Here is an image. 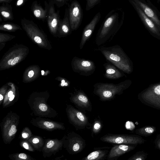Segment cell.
Returning <instances> with one entry per match:
<instances>
[{
    "mask_svg": "<svg viewBox=\"0 0 160 160\" xmlns=\"http://www.w3.org/2000/svg\"><path fill=\"white\" fill-rule=\"evenodd\" d=\"M124 17L125 13L121 8L113 9L108 14L96 35L95 42L97 45L104 44L112 40L122 26Z\"/></svg>",
    "mask_w": 160,
    "mask_h": 160,
    "instance_id": "6da1fadb",
    "label": "cell"
},
{
    "mask_svg": "<svg viewBox=\"0 0 160 160\" xmlns=\"http://www.w3.org/2000/svg\"><path fill=\"white\" fill-rule=\"evenodd\" d=\"M95 50L100 52L106 60L123 72L128 74L132 72V62L120 46L100 47Z\"/></svg>",
    "mask_w": 160,
    "mask_h": 160,
    "instance_id": "7a4b0ae2",
    "label": "cell"
},
{
    "mask_svg": "<svg viewBox=\"0 0 160 160\" xmlns=\"http://www.w3.org/2000/svg\"><path fill=\"white\" fill-rule=\"evenodd\" d=\"M132 82L127 79L118 84L98 82L94 84L93 92L102 101L112 100L117 95L122 94L128 88Z\"/></svg>",
    "mask_w": 160,
    "mask_h": 160,
    "instance_id": "3957f363",
    "label": "cell"
},
{
    "mask_svg": "<svg viewBox=\"0 0 160 160\" xmlns=\"http://www.w3.org/2000/svg\"><path fill=\"white\" fill-rule=\"evenodd\" d=\"M138 97L142 103L160 110V83L150 85L139 93Z\"/></svg>",
    "mask_w": 160,
    "mask_h": 160,
    "instance_id": "277c9868",
    "label": "cell"
},
{
    "mask_svg": "<svg viewBox=\"0 0 160 160\" xmlns=\"http://www.w3.org/2000/svg\"><path fill=\"white\" fill-rule=\"evenodd\" d=\"M100 140L104 142L115 144H126L137 145L144 143L145 140L137 134L108 133L101 137Z\"/></svg>",
    "mask_w": 160,
    "mask_h": 160,
    "instance_id": "5b68a950",
    "label": "cell"
},
{
    "mask_svg": "<svg viewBox=\"0 0 160 160\" xmlns=\"http://www.w3.org/2000/svg\"><path fill=\"white\" fill-rule=\"evenodd\" d=\"M66 110L70 122L77 130L86 128L91 129L92 123L89 121L88 117L84 113L71 105L67 106Z\"/></svg>",
    "mask_w": 160,
    "mask_h": 160,
    "instance_id": "8992f818",
    "label": "cell"
},
{
    "mask_svg": "<svg viewBox=\"0 0 160 160\" xmlns=\"http://www.w3.org/2000/svg\"><path fill=\"white\" fill-rule=\"evenodd\" d=\"M136 3L160 30V12L150 0H128Z\"/></svg>",
    "mask_w": 160,
    "mask_h": 160,
    "instance_id": "52a82bcc",
    "label": "cell"
},
{
    "mask_svg": "<svg viewBox=\"0 0 160 160\" xmlns=\"http://www.w3.org/2000/svg\"><path fill=\"white\" fill-rule=\"evenodd\" d=\"M72 67L74 72L85 76L92 74L96 68L95 63L92 61L76 57L73 59Z\"/></svg>",
    "mask_w": 160,
    "mask_h": 160,
    "instance_id": "ba28073f",
    "label": "cell"
},
{
    "mask_svg": "<svg viewBox=\"0 0 160 160\" xmlns=\"http://www.w3.org/2000/svg\"><path fill=\"white\" fill-rule=\"evenodd\" d=\"M67 138L66 147L71 154H76L81 152L86 146L85 140L74 132L69 133Z\"/></svg>",
    "mask_w": 160,
    "mask_h": 160,
    "instance_id": "9c48e42d",
    "label": "cell"
},
{
    "mask_svg": "<svg viewBox=\"0 0 160 160\" xmlns=\"http://www.w3.org/2000/svg\"><path fill=\"white\" fill-rule=\"evenodd\" d=\"M70 100L77 108L83 112L86 111L91 112L92 110L91 102L87 95L81 90H76L72 94Z\"/></svg>",
    "mask_w": 160,
    "mask_h": 160,
    "instance_id": "30bf717a",
    "label": "cell"
},
{
    "mask_svg": "<svg viewBox=\"0 0 160 160\" xmlns=\"http://www.w3.org/2000/svg\"><path fill=\"white\" fill-rule=\"evenodd\" d=\"M68 9L71 29L72 30H76L80 25L83 18L82 7L78 1L74 0L71 2Z\"/></svg>",
    "mask_w": 160,
    "mask_h": 160,
    "instance_id": "8fae6325",
    "label": "cell"
},
{
    "mask_svg": "<svg viewBox=\"0 0 160 160\" xmlns=\"http://www.w3.org/2000/svg\"><path fill=\"white\" fill-rule=\"evenodd\" d=\"M136 11L143 23L152 35L160 39V30L156 24L148 18L134 2L129 1Z\"/></svg>",
    "mask_w": 160,
    "mask_h": 160,
    "instance_id": "7c38bea8",
    "label": "cell"
},
{
    "mask_svg": "<svg viewBox=\"0 0 160 160\" xmlns=\"http://www.w3.org/2000/svg\"><path fill=\"white\" fill-rule=\"evenodd\" d=\"M45 8L47 11V21L50 29L52 31H55L58 26L61 19L59 11H55L54 3L53 0L48 3L45 2Z\"/></svg>",
    "mask_w": 160,
    "mask_h": 160,
    "instance_id": "4fadbf2b",
    "label": "cell"
},
{
    "mask_svg": "<svg viewBox=\"0 0 160 160\" xmlns=\"http://www.w3.org/2000/svg\"><path fill=\"white\" fill-rule=\"evenodd\" d=\"M137 145L126 144H116L111 148L108 154V160H117L121 156L133 149Z\"/></svg>",
    "mask_w": 160,
    "mask_h": 160,
    "instance_id": "5bb4252c",
    "label": "cell"
},
{
    "mask_svg": "<svg viewBox=\"0 0 160 160\" xmlns=\"http://www.w3.org/2000/svg\"><path fill=\"white\" fill-rule=\"evenodd\" d=\"M101 17L100 12H98L90 22L84 28L79 45V48L82 49L92 33L95 28Z\"/></svg>",
    "mask_w": 160,
    "mask_h": 160,
    "instance_id": "9a60e30c",
    "label": "cell"
},
{
    "mask_svg": "<svg viewBox=\"0 0 160 160\" xmlns=\"http://www.w3.org/2000/svg\"><path fill=\"white\" fill-rule=\"evenodd\" d=\"M111 148L108 147L94 148L93 151L82 160H103L107 157Z\"/></svg>",
    "mask_w": 160,
    "mask_h": 160,
    "instance_id": "2e32d148",
    "label": "cell"
},
{
    "mask_svg": "<svg viewBox=\"0 0 160 160\" xmlns=\"http://www.w3.org/2000/svg\"><path fill=\"white\" fill-rule=\"evenodd\" d=\"M105 72L104 77L108 79L115 80L120 78L125 75L122 72L119 71L116 67L109 63L103 64Z\"/></svg>",
    "mask_w": 160,
    "mask_h": 160,
    "instance_id": "e0dca14e",
    "label": "cell"
},
{
    "mask_svg": "<svg viewBox=\"0 0 160 160\" xmlns=\"http://www.w3.org/2000/svg\"><path fill=\"white\" fill-rule=\"evenodd\" d=\"M31 9L34 16L39 19L44 20L47 18V11L38 4L37 1L33 2L32 4Z\"/></svg>",
    "mask_w": 160,
    "mask_h": 160,
    "instance_id": "ac0fdd59",
    "label": "cell"
},
{
    "mask_svg": "<svg viewBox=\"0 0 160 160\" xmlns=\"http://www.w3.org/2000/svg\"><path fill=\"white\" fill-rule=\"evenodd\" d=\"M0 14L4 21L14 19L12 7L8 3H3L0 6Z\"/></svg>",
    "mask_w": 160,
    "mask_h": 160,
    "instance_id": "d6986e66",
    "label": "cell"
},
{
    "mask_svg": "<svg viewBox=\"0 0 160 160\" xmlns=\"http://www.w3.org/2000/svg\"><path fill=\"white\" fill-rule=\"evenodd\" d=\"M59 26L61 32L64 34H68L70 32L71 28L69 19L68 8L66 9L63 18L61 19Z\"/></svg>",
    "mask_w": 160,
    "mask_h": 160,
    "instance_id": "ffe728a7",
    "label": "cell"
},
{
    "mask_svg": "<svg viewBox=\"0 0 160 160\" xmlns=\"http://www.w3.org/2000/svg\"><path fill=\"white\" fill-rule=\"evenodd\" d=\"M156 131V127L152 126H146L136 129L134 133L137 135L144 137L152 135Z\"/></svg>",
    "mask_w": 160,
    "mask_h": 160,
    "instance_id": "44dd1931",
    "label": "cell"
},
{
    "mask_svg": "<svg viewBox=\"0 0 160 160\" xmlns=\"http://www.w3.org/2000/svg\"><path fill=\"white\" fill-rule=\"evenodd\" d=\"M102 122L99 118H96L92 123L91 128V136L93 138L95 136L98 134L101 130L102 128Z\"/></svg>",
    "mask_w": 160,
    "mask_h": 160,
    "instance_id": "7402d4cb",
    "label": "cell"
},
{
    "mask_svg": "<svg viewBox=\"0 0 160 160\" xmlns=\"http://www.w3.org/2000/svg\"><path fill=\"white\" fill-rule=\"evenodd\" d=\"M148 155L144 151H139L130 157L128 160H144L147 158Z\"/></svg>",
    "mask_w": 160,
    "mask_h": 160,
    "instance_id": "603a6c76",
    "label": "cell"
},
{
    "mask_svg": "<svg viewBox=\"0 0 160 160\" xmlns=\"http://www.w3.org/2000/svg\"><path fill=\"white\" fill-rule=\"evenodd\" d=\"M21 29L19 26L17 24L11 23H2L0 25V29L1 30H12Z\"/></svg>",
    "mask_w": 160,
    "mask_h": 160,
    "instance_id": "cb8c5ba5",
    "label": "cell"
},
{
    "mask_svg": "<svg viewBox=\"0 0 160 160\" xmlns=\"http://www.w3.org/2000/svg\"><path fill=\"white\" fill-rule=\"evenodd\" d=\"M101 0H86V10L89 11L98 4Z\"/></svg>",
    "mask_w": 160,
    "mask_h": 160,
    "instance_id": "d4e9b609",
    "label": "cell"
},
{
    "mask_svg": "<svg viewBox=\"0 0 160 160\" xmlns=\"http://www.w3.org/2000/svg\"><path fill=\"white\" fill-rule=\"evenodd\" d=\"M70 0H53L54 4L58 8H60L66 4Z\"/></svg>",
    "mask_w": 160,
    "mask_h": 160,
    "instance_id": "484cf974",
    "label": "cell"
},
{
    "mask_svg": "<svg viewBox=\"0 0 160 160\" xmlns=\"http://www.w3.org/2000/svg\"><path fill=\"white\" fill-rule=\"evenodd\" d=\"M154 144L155 147L160 150V134H158L156 136L154 140Z\"/></svg>",
    "mask_w": 160,
    "mask_h": 160,
    "instance_id": "4316f807",
    "label": "cell"
},
{
    "mask_svg": "<svg viewBox=\"0 0 160 160\" xmlns=\"http://www.w3.org/2000/svg\"><path fill=\"white\" fill-rule=\"evenodd\" d=\"M16 126L14 125H12L8 132V135L9 136H12L15 134L17 132V130Z\"/></svg>",
    "mask_w": 160,
    "mask_h": 160,
    "instance_id": "83f0119b",
    "label": "cell"
},
{
    "mask_svg": "<svg viewBox=\"0 0 160 160\" xmlns=\"http://www.w3.org/2000/svg\"><path fill=\"white\" fill-rule=\"evenodd\" d=\"M43 124L45 127L49 129L54 128L55 127L53 123L48 121L44 122Z\"/></svg>",
    "mask_w": 160,
    "mask_h": 160,
    "instance_id": "f1b7e54d",
    "label": "cell"
},
{
    "mask_svg": "<svg viewBox=\"0 0 160 160\" xmlns=\"http://www.w3.org/2000/svg\"><path fill=\"white\" fill-rule=\"evenodd\" d=\"M39 109L42 111L45 112L48 109V107L44 103H41L39 106Z\"/></svg>",
    "mask_w": 160,
    "mask_h": 160,
    "instance_id": "f546056e",
    "label": "cell"
},
{
    "mask_svg": "<svg viewBox=\"0 0 160 160\" xmlns=\"http://www.w3.org/2000/svg\"><path fill=\"white\" fill-rule=\"evenodd\" d=\"M28 0H17L16 3V6L19 7L22 5Z\"/></svg>",
    "mask_w": 160,
    "mask_h": 160,
    "instance_id": "4dcf8cb0",
    "label": "cell"
},
{
    "mask_svg": "<svg viewBox=\"0 0 160 160\" xmlns=\"http://www.w3.org/2000/svg\"><path fill=\"white\" fill-rule=\"evenodd\" d=\"M55 144L53 140L49 141L47 143L46 147L48 148H51Z\"/></svg>",
    "mask_w": 160,
    "mask_h": 160,
    "instance_id": "1f68e13d",
    "label": "cell"
},
{
    "mask_svg": "<svg viewBox=\"0 0 160 160\" xmlns=\"http://www.w3.org/2000/svg\"><path fill=\"white\" fill-rule=\"evenodd\" d=\"M19 60V58L18 57H16L13 59L12 60V62L11 64V65L13 66L15 65L18 62Z\"/></svg>",
    "mask_w": 160,
    "mask_h": 160,
    "instance_id": "d6a6232c",
    "label": "cell"
},
{
    "mask_svg": "<svg viewBox=\"0 0 160 160\" xmlns=\"http://www.w3.org/2000/svg\"><path fill=\"white\" fill-rule=\"evenodd\" d=\"M18 157L21 159H26L27 157L26 154L24 153H21L19 155Z\"/></svg>",
    "mask_w": 160,
    "mask_h": 160,
    "instance_id": "836d02e7",
    "label": "cell"
},
{
    "mask_svg": "<svg viewBox=\"0 0 160 160\" xmlns=\"http://www.w3.org/2000/svg\"><path fill=\"white\" fill-rule=\"evenodd\" d=\"M34 39L35 42L38 43H40L42 42V39L39 36H35L34 38Z\"/></svg>",
    "mask_w": 160,
    "mask_h": 160,
    "instance_id": "e575fe53",
    "label": "cell"
},
{
    "mask_svg": "<svg viewBox=\"0 0 160 160\" xmlns=\"http://www.w3.org/2000/svg\"><path fill=\"white\" fill-rule=\"evenodd\" d=\"M13 0H0V3H10Z\"/></svg>",
    "mask_w": 160,
    "mask_h": 160,
    "instance_id": "d590c367",
    "label": "cell"
},
{
    "mask_svg": "<svg viewBox=\"0 0 160 160\" xmlns=\"http://www.w3.org/2000/svg\"><path fill=\"white\" fill-rule=\"evenodd\" d=\"M34 74V72L32 70L30 71L28 73V76L30 78L32 77Z\"/></svg>",
    "mask_w": 160,
    "mask_h": 160,
    "instance_id": "8d00e7d4",
    "label": "cell"
},
{
    "mask_svg": "<svg viewBox=\"0 0 160 160\" xmlns=\"http://www.w3.org/2000/svg\"><path fill=\"white\" fill-rule=\"evenodd\" d=\"M23 147L26 149H28L29 147L28 143L26 142H24L22 144Z\"/></svg>",
    "mask_w": 160,
    "mask_h": 160,
    "instance_id": "74e56055",
    "label": "cell"
},
{
    "mask_svg": "<svg viewBox=\"0 0 160 160\" xmlns=\"http://www.w3.org/2000/svg\"><path fill=\"white\" fill-rule=\"evenodd\" d=\"M39 142V140L37 138H34L32 140V142L34 144H36Z\"/></svg>",
    "mask_w": 160,
    "mask_h": 160,
    "instance_id": "f35d334b",
    "label": "cell"
},
{
    "mask_svg": "<svg viewBox=\"0 0 160 160\" xmlns=\"http://www.w3.org/2000/svg\"><path fill=\"white\" fill-rule=\"evenodd\" d=\"M28 134L27 132H24L22 134V136L23 138H26L28 136Z\"/></svg>",
    "mask_w": 160,
    "mask_h": 160,
    "instance_id": "ab89813d",
    "label": "cell"
},
{
    "mask_svg": "<svg viewBox=\"0 0 160 160\" xmlns=\"http://www.w3.org/2000/svg\"><path fill=\"white\" fill-rule=\"evenodd\" d=\"M13 92L12 91H10L8 93V97H10L13 95Z\"/></svg>",
    "mask_w": 160,
    "mask_h": 160,
    "instance_id": "60d3db41",
    "label": "cell"
},
{
    "mask_svg": "<svg viewBox=\"0 0 160 160\" xmlns=\"http://www.w3.org/2000/svg\"><path fill=\"white\" fill-rule=\"evenodd\" d=\"M14 97H15L14 95L13 94L10 97V98H9V101H12L13 99L14 98Z\"/></svg>",
    "mask_w": 160,
    "mask_h": 160,
    "instance_id": "b9f144b4",
    "label": "cell"
},
{
    "mask_svg": "<svg viewBox=\"0 0 160 160\" xmlns=\"http://www.w3.org/2000/svg\"><path fill=\"white\" fill-rule=\"evenodd\" d=\"M65 82H65V81L64 80H62V83L61 84V85L62 86H64Z\"/></svg>",
    "mask_w": 160,
    "mask_h": 160,
    "instance_id": "7bdbcfd3",
    "label": "cell"
},
{
    "mask_svg": "<svg viewBox=\"0 0 160 160\" xmlns=\"http://www.w3.org/2000/svg\"><path fill=\"white\" fill-rule=\"evenodd\" d=\"M12 60L13 59H10L9 60L8 62V64L9 65H11L12 62Z\"/></svg>",
    "mask_w": 160,
    "mask_h": 160,
    "instance_id": "ee69618b",
    "label": "cell"
},
{
    "mask_svg": "<svg viewBox=\"0 0 160 160\" xmlns=\"http://www.w3.org/2000/svg\"><path fill=\"white\" fill-rule=\"evenodd\" d=\"M3 98V96L1 94H0V100L1 101L2 100Z\"/></svg>",
    "mask_w": 160,
    "mask_h": 160,
    "instance_id": "f6af8a7d",
    "label": "cell"
},
{
    "mask_svg": "<svg viewBox=\"0 0 160 160\" xmlns=\"http://www.w3.org/2000/svg\"><path fill=\"white\" fill-rule=\"evenodd\" d=\"M41 72H42V75H43L44 74V71H42Z\"/></svg>",
    "mask_w": 160,
    "mask_h": 160,
    "instance_id": "bcb514c9",
    "label": "cell"
},
{
    "mask_svg": "<svg viewBox=\"0 0 160 160\" xmlns=\"http://www.w3.org/2000/svg\"><path fill=\"white\" fill-rule=\"evenodd\" d=\"M2 21V18L1 16L0 17V21Z\"/></svg>",
    "mask_w": 160,
    "mask_h": 160,
    "instance_id": "7dc6e473",
    "label": "cell"
},
{
    "mask_svg": "<svg viewBox=\"0 0 160 160\" xmlns=\"http://www.w3.org/2000/svg\"><path fill=\"white\" fill-rule=\"evenodd\" d=\"M157 2L158 3H160V0H157Z\"/></svg>",
    "mask_w": 160,
    "mask_h": 160,
    "instance_id": "c3c4849f",
    "label": "cell"
}]
</instances>
